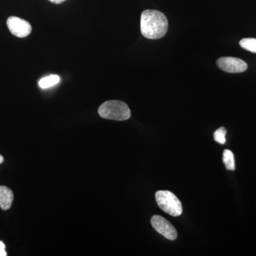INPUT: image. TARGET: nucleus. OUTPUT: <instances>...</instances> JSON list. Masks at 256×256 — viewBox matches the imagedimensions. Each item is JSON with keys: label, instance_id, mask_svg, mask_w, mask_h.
I'll list each match as a JSON object with an SVG mask.
<instances>
[{"label": "nucleus", "instance_id": "nucleus-1", "mask_svg": "<svg viewBox=\"0 0 256 256\" xmlns=\"http://www.w3.org/2000/svg\"><path fill=\"white\" fill-rule=\"evenodd\" d=\"M141 33L149 40H158L166 34L168 30V20L161 12L144 10L141 14Z\"/></svg>", "mask_w": 256, "mask_h": 256}, {"label": "nucleus", "instance_id": "nucleus-2", "mask_svg": "<svg viewBox=\"0 0 256 256\" xmlns=\"http://www.w3.org/2000/svg\"><path fill=\"white\" fill-rule=\"evenodd\" d=\"M98 114L102 118L124 121L130 118L131 111L122 101L108 100L99 107Z\"/></svg>", "mask_w": 256, "mask_h": 256}, {"label": "nucleus", "instance_id": "nucleus-3", "mask_svg": "<svg viewBox=\"0 0 256 256\" xmlns=\"http://www.w3.org/2000/svg\"><path fill=\"white\" fill-rule=\"evenodd\" d=\"M156 198L158 206L165 213L172 216H178L182 214L181 202L172 192L158 191L156 194Z\"/></svg>", "mask_w": 256, "mask_h": 256}, {"label": "nucleus", "instance_id": "nucleus-4", "mask_svg": "<svg viewBox=\"0 0 256 256\" xmlns=\"http://www.w3.org/2000/svg\"><path fill=\"white\" fill-rule=\"evenodd\" d=\"M151 224L153 228L156 229L158 233L162 235L168 240H174L178 238V232L176 229L163 217L158 215L153 216L151 218Z\"/></svg>", "mask_w": 256, "mask_h": 256}, {"label": "nucleus", "instance_id": "nucleus-5", "mask_svg": "<svg viewBox=\"0 0 256 256\" xmlns=\"http://www.w3.org/2000/svg\"><path fill=\"white\" fill-rule=\"evenodd\" d=\"M218 68L227 73L238 74L246 72L247 64L240 58L234 57H222L216 62Z\"/></svg>", "mask_w": 256, "mask_h": 256}, {"label": "nucleus", "instance_id": "nucleus-6", "mask_svg": "<svg viewBox=\"0 0 256 256\" xmlns=\"http://www.w3.org/2000/svg\"><path fill=\"white\" fill-rule=\"evenodd\" d=\"M6 24L10 32L20 38H24L31 34V24L23 18L10 16L6 21Z\"/></svg>", "mask_w": 256, "mask_h": 256}, {"label": "nucleus", "instance_id": "nucleus-7", "mask_svg": "<svg viewBox=\"0 0 256 256\" xmlns=\"http://www.w3.org/2000/svg\"><path fill=\"white\" fill-rule=\"evenodd\" d=\"M14 200V194L10 188L0 186V208L2 210H8L11 208Z\"/></svg>", "mask_w": 256, "mask_h": 256}, {"label": "nucleus", "instance_id": "nucleus-8", "mask_svg": "<svg viewBox=\"0 0 256 256\" xmlns=\"http://www.w3.org/2000/svg\"><path fill=\"white\" fill-rule=\"evenodd\" d=\"M60 82V77L57 75H50L42 78L38 82V86L43 89L48 88L58 84Z\"/></svg>", "mask_w": 256, "mask_h": 256}, {"label": "nucleus", "instance_id": "nucleus-9", "mask_svg": "<svg viewBox=\"0 0 256 256\" xmlns=\"http://www.w3.org/2000/svg\"><path fill=\"white\" fill-rule=\"evenodd\" d=\"M223 162L226 168L228 170H235V160L234 153L229 150H225L223 153Z\"/></svg>", "mask_w": 256, "mask_h": 256}, {"label": "nucleus", "instance_id": "nucleus-10", "mask_svg": "<svg viewBox=\"0 0 256 256\" xmlns=\"http://www.w3.org/2000/svg\"><path fill=\"white\" fill-rule=\"evenodd\" d=\"M240 46L244 50L256 54V38H244L240 40Z\"/></svg>", "mask_w": 256, "mask_h": 256}, {"label": "nucleus", "instance_id": "nucleus-11", "mask_svg": "<svg viewBox=\"0 0 256 256\" xmlns=\"http://www.w3.org/2000/svg\"><path fill=\"white\" fill-rule=\"evenodd\" d=\"M226 130L225 128L222 127L218 128L214 134L216 142L220 143V144H224L226 143Z\"/></svg>", "mask_w": 256, "mask_h": 256}, {"label": "nucleus", "instance_id": "nucleus-12", "mask_svg": "<svg viewBox=\"0 0 256 256\" xmlns=\"http://www.w3.org/2000/svg\"><path fill=\"white\" fill-rule=\"evenodd\" d=\"M8 256V254H6V250H5L4 244L2 242H0V256Z\"/></svg>", "mask_w": 256, "mask_h": 256}, {"label": "nucleus", "instance_id": "nucleus-13", "mask_svg": "<svg viewBox=\"0 0 256 256\" xmlns=\"http://www.w3.org/2000/svg\"><path fill=\"white\" fill-rule=\"evenodd\" d=\"M50 2L54 3V4H60V3L64 2L66 0H48Z\"/></svg>", "mask_w": 256, "mask_h": 256}, {"label": "nucleus", "instance_id": "nucleus-14", "mask_svg": "<svg viewBox=\"0 0 256 256\" xmlns=\"http://www.w3.org/2000/svg\"><path fill=\"white\" fill-rule=\"evenodd\" d=\"M3 162H4V158H3L2 156H1V154H0V164H1Z\"/></svg>", "mask_w": 256, "mask_h": 256}]
</instances>
